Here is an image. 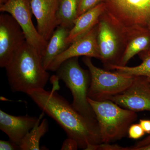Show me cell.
<instances>
[{"instance_id": "9", "label": "cell", "mask_w": 150, "mask_h": 150, "mask_svg": "<svg viewBox=\"0 0 150 150\" xmlns=\"http://www.w3.org/2000/svg\"><path fill=\"white\" fill-rule=\"evenodd\" d=\"M25 36L16 21L10 14L0 15V67L5 68L25 42Z\"/></svg>"}, {"instance_id": "13", "label": "cell", "mask_w": 150, "mask_h": 150, "mask_svg": "<svg viewBox=\"0 0 150 150\" xmlns=\"http://www.w3.org/2000/svg\"><path fill=\"white\" fill-rule=\"evenodd\" d=\"M38 118L28 115L14 116L0 110V129L11 142L20 146L26 134L35 126Z\"/></svg>"}, {"instance_id": "11", "label": "cell", "mask_w": 150, "mask_h": 150, "mask_svg": "<svg viewBox=\"0 0 150 150\" xmlns=\"http://www.w3.org/2000/svg\"><path fill=\"white\" fill-rule=\"evenodd\" d=\"M97 33V24L85 34L73 41L64 52L56 57L48 67V71H56L62 63L74 57L87 56L100 60Z\"/></svg>"}, {"instance_id": "22", "label": "cell", "mask_w": 150, "mask_h": 150, "mask_svg": "<svg viewBox=\"0 0 150 150\" xmlns=\"http://www.w3.org/2000/svg\"><path fill=\"white\" fill-rule=\"evenodd\" d=\"M96 150H129V147H123L117 144L101 143L97 146Z\"/></svg>"}, {"instance_id": "18", "label": "cell", "mask_w": 150, "mask_h": 150, "mask_svg": "<svg viewBox=\"0 0 150 150\" xmlns=\"http://www.w3.org/2000/svg\"><path fill=\"white\" fill-rule=\"evenodd\" d=\"M78 2L79 0H58V25L72 29L78 17Z\"/></svg>"}, {"instance_id": "29", "label": "cell", "mask_w": 150, "mask_h": 150, "mask_svg": "<svg viewBox=\"0 0 150 150\" xmlns=\"http://www.w3.org/2000/svg\"><path fill=\"white\" fill-rule=\"evenodd\" d=\"M148 53V54H150V50L149 51V52H147V54Z\"/></svg>"}, {"instance_id": "27", "label": "cell", "mask_w": 150, "mask_h": 150, "mask_svg": "<svg viewBox=\"0 0 150 150\" xmlns=\"http://www.w3.org/2000/svg\"><path fill=\"white\" fill-rule=\"evenodd\" d=\"M135 150H150V144L146 146L137 148Z\"/></svg>"}, {"instance_id": "5", "label": "cell", "mask_w": 150, "mask_h": 150, "mask_svg": "<svg viewBox=\"0 0 150 150\" xmlns=\"http://www.w3.org/2000/svg\"><path fill=\"white\" fill-rule=\"evenodd\" d=\"M56 71L59 79L63 81L71 93L73 107L84 116L96 118L88 101L90 74L89 71L81 67L78 57L68 59L62 63Z\"/></svg>"}, {"instance_id": "17", "label": "cell", "mask_w": 150, "mask_h": 150, "mask_svg": "<svg viewBox=\"0 0 150 150\" xmlns=\"http://www.w3.org/2000/svg\"><path fill=\"white\" fill-rule=\"evenodd\" d=\"M44 112H43L38 117V120L32 129L22 140L20 148L22 150H39L40 139L48 131V122L45 118L42 120Z\"/></svg>"}, {"instance_id": "16", "label": "cell", "mask_w": 150, "mask_h": 150, "mask_svg": "<svg viewBox=\"0 0 150 150\" xmlns=\"http://www.w3.org/2000/svg\"><path fill=\"white\" fill-rule=\"evenodd\" d=\"M70 30L67 28L58 25L48 40L42 58L43 65L47 71L54 59L64 52L71 44L67 41Z\"/></svg>"}, {"instance_id": "28", "label": "cell", "mask_w": 150, "mask_h": 150, "mask_svg": "<svg viewBox=\"0 0 150 150\" xmlns=\"http://www.w3.org/2000/svg\"><path fill=\"white\" fill-rule=\"evenodd\" d=\"M8 0H0V5L4 3H5Z\"/></svg>"}, {"instance_id": "20", "label": "cell", "mask_w": 150, "mask_h": 150, "mask_svg": "<svg viewBox=\"0 0 150 150\" xmlns=\"http://www.w3.org/2000/svg\"><path fill=\"white\" fill-rule=\"evenodd\" d=\"M104 1V0H79L78 17Z\"/></svg>"}, {"instance_id": "21", "label": "cell", "mask_w": 150, "mask_h": 150, "mask_svg": "<svg viewBox=\"0 0 150 150\" xmlns=\"http://www.w3.org/2000/svg\"><path fill=\"white\" fill-rule=\"evenodd\" d=\"M129 137L133 139H138L144 135L145 131L139 124H132L129 127L128 132Z\"/></svg>"}, {"instance_id": "19", "label": "cell", "mask_w": 150, "mask_h": 150, "mask_svg": "<svg viewBox=\"0 0 150 150\" xmlns=\"http://www.w3.org/2000/svg\"><path fill=\"white\" fill-rule=\"evenodd\" d=\"M142 63L139 66L135 67H128L114 65L110 66L108 70H115L119 72L131 76H142L146 78L148 81H150V54L142 52L138 54Z\"/></svg>"}, {"instance_id": "3", "label": "cell", "mask_w": 150, "mask_h": 150, "mask_svg": "<svg viewBox=\"0 0 150 150\" xmlns=\"http://www.w3.org/2000/svg\"><path fill=\"white\" fill-rule=\"evenodd\" d=\"M99 125L102 143L121 140L137 120L136 112L119 106L110 100L96 101L88 98Z\"/></svg>"}, {"instance_id": "23", "label": "cell", "mask_w": 150, "mask_h": 150, "mask_svg": "<svg viewBox=\"0 0 150 150\" xmlns=\"http://www.w3.org/2000/svg\"><path fill=\"white\" fill-rule=\"evenodd\" d=\"M79 149L77 142L71 138H68L64 141L61 148L62 150H76Z\"/></svg>"}, {"instance_id": "8", "label": "cell", "mask_w": 150, "mask_h": 150, "mask_svg": "<svg viewBox=\"0 0 150 150\" xmlns=\"http://www.w3.org/2000/svg\"><path fill=\"white\" fill-rule=\"evenodd\" d=\"M0 11L13 17L24 33L26 42L43 58L48 41L39 34L33 24L31 0H8L0 5Z\"/></svg>"}, {"instance_id": "24", "label": "cell", "mask_w": 150, "mask_h": 150, "mask_svg": "<svg viewBox=\"0 0 150 150\" xmlns=\"http://www.w3.org/2000/svg\"><path fill=\"white\" fill-rule=\"evenodd\" d=\"M0 150H20L19 145L14 142L10 141H0Z\"/></svg>"}, {"instance_id": "6", "label": "cell", "mask_w": 150, "mask_h": 150, "mask_svg": "<svg viewBox=\"0 0 150 150\" xmlns=\"http://www.w3.org/2000/svg\"><path fill=\"white\" fill-rule=\"evenodd\" d=\"M82 60L88 69L91 79L88 96L93 100H108L122 93L130 86L136 76L98 68L93 64L91 57L84 56Z\"/></svg>"}, {"instance_id": "25", "label": "cell", "mask_w": 150, "mask_h": 150, "mask_svg": "<svg viewBox=\"0 0 150 150\" xmlns=\"http://www.w3.org/2000/svg\"><path fill=\"white\" fill-rule=\"evenodd\" d=\"M150 144V135L146 137L145 139L138 142L135 146L129 147V150H135L137 148L141 147L143 146L149 144Z\"/></svg>"}, {"instance_id": "10", "label": "cell", "mask_w": 150, "mask_h": 150, "mask_svg": "<svg viewBox=\"0 0 150 150\" xmlns=\"http://www.w3.org/2000/svg\"><path fill=\"white\" fill-rule=\"evenodd\" d=\"M108 100L134 112H150V86L146 78L136 76L130 86Z\"/></svg>"}, {"instance_id": "26", "label": "cell", "mask_w": 150, "mask_h": 150, "mask_svg": "<svg viewBox=\"0 0 150 150\" xmlns=\"http://www.w3.org/2000/svg\"><path fill=\"white\" fill-rule=\"evenodd\" d=\"M139 124L144 129L145 133L150 134V120L141 119Z\"/></svg>"}, {"instance_id": "1", "label": "cell", "mask_w": 150, "mask_h": 150, "mask_svg": "<svg viewBox=\"0 0 150 150\" xmlns=\"http://www.w3.org/2000/svg\"><path fill=\"white\" fill-rule=\"evenodd\" d=\"M38 106L54 119L64 130L68 138L75 140L79 149L102 143L96 118L82 115L55 91L34 90L27 93Z\"/></svg>"}, {"instance_id": "7", "label": "cell", "mask_w": 150, "mask_h": 150, "mask_svg": "<svg viewBox=\"0 0 150 150\" xmlns=\"http://www.w3.org/2000/svg\"><path fill=\"white\" fill-rule=\"evenodd\" d=\"M105 10L125 27L150 28V0H104Z\"/></svg>"}, {"instance_id": "2", "label": "cell", "mask_w": 150, "mask_h": 150, "mask_svg": "<svg viewBox=\"0 0 150 150\" xmlns=\"http://www.w3.org/2000/svg\"><path fill=\"white\" fill-rule=\"evenodd\" d=\"M5 69L13 92L27 94L44 89L49 79V74L44 67L42 56L26 41Z\"/></svg>"}, {"instance_id": "4", "label": "cell", "mask_w": 150, "mask_h": 150, "mask_svg": "<svg viewBox=\"0 0 150 150\" xmlns=\"http://www.w3.org/2000/svg\"><path fill=\"white\" fill-rule=\"evenodd\" d=\"M129 29L123 25L107 11L97 24V40L100 60L106 70L118 65L126 49Z\"/></svg>"}, {"instance_id": "14", "label": "cell", "mask_w": 150, "mask_h": 150, "mask_svg": "<svg viewBox=\"0 0 150 150\" xmlns=\"http://www.w3.org/2000/svg\"><path fill=\"white\" fill-rule=\"evenodd\" d=\"M128 41L119 66H126L133 57L150 50V28H129Z\"/></svg>"}, {"instance_id": "12", "label": "cell", "mask_w": 150, "mask_h": 150, "mask_svg": "<svg viewBox=\"0 0 150 150\" xmlns=\"http://www.w3.org/2000/svg\"><path fill=\"white\" fill-rule=\"evenodd\" d=\"M58 0H31L33 13L37 21L38 33L47 41L58 26Z\"/></svg>"}, {"instance_id": "30", "label": "cell", "mask_w": 150, "mask_h": 150, "mask_svg": "<svg viewBox=\"0 0 150 150\" xmlns=\"http://www.w3.org/2000/svg\"><path fill=\"white\" fill-rule=\"evenodd\" d=\"M148 82H149V85L150 86V81H148Z\"/></svg>"}, {"instance_id": "15", "label": "cell", "mask_w": 150, "mask_h": 150, "mask_svg": "<svg viewBox=\"0 0 150 150\" xmlns=\"http://www.w3.org/2000/svg\"><path fill=\"white\" fill-rule=\"evenodd\" d=\"M105 11V4L103 2L78 17L70 30L67 43L71 44L92 29L98 24L100 18Z\"/></svg>"}]
</instances>
